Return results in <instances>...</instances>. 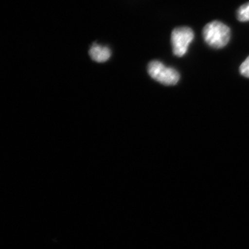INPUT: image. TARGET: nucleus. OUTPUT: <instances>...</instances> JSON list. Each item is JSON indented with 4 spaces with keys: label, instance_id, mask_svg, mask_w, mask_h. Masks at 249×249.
I'll list each match as a JSON object with an SVG mask.
<instances>
[{
    "label": "nucleus",
    "instance_id": "f257e3e1",
    "mask_svg": "<svg viewBox=\"0 0 249 249\" xmlns=\"http://www.w3.org/2000/svg\"><path fill=\"white\" fill-rule=\"evenodd\" d=\"M205 42L214 49H222L231 38L230 28L219 21L208 23L203 29Z\"/></svg>",
    "mask_w": 249,
    "mask_h": 249
},
{
    "label": "nucleus",
    "instance_id": "f03ea898",
    "mask_svg": "<svg viewBox=\"0 0 249 249\" xmlns=\"http://www.w3.org/2000/svg\"><path fill=\"white\" fill-rule=\"evenodd\" d=\"M147 72L156 81L168 86L176 85L180 79L179 73L177 70L165 67L158 60H153L149 63Z\"/></svg>",
    "mask_w": 249,
    "mask_h": 249
},
{
    "label": "nucleus",
    "instance_id": "7ed1b4c3",
    "mask_svg": "<svg viewBox=\"0 0 249 249\" xmlns=\"http://www.w3.org/2000/svg\"><path fill=\"white\" fill-rule=\"evenodd\" d=\"M194 32L191 28H175L171 34L173 52L176 56L182 57L188 52V47L194 39Z\"/></svg>",
    "mask_w": 249,
    "mask_h": 249
},
{
    "label": "nucleus",
    "instance_id": "20e7f679",
    "mask_svg": "<svg viewBox=\"0 0 249 249\" xmlns=\"http://www.w3.org/2000/svg\"><path fill=\"white\" fill-rule=\"evenodd\" d=\"M89 55L94 61L104 62L110 58L111 51L107 47H102L97 44H94L90 48Z\"/></svg>",
    "mask_w": 249,
    "mask_h": 249
},
{
    "label": "nucleus",
    "instance_id": "39448f33",
    "mask_svg": "<svg viewBox=\"0 0 249 249\" xmlns=\"http://www.w3.org/2000/svg\"><path fill=\"white\" fill-rule=\"evenodd\" d=\"M237 18L240 22L249 21V1L239 8L237 11Z\"/></svg>",
    "mask_w": 249,
    "mask_h": 249
},
{
    "label": "nucleus",
    "instance_id": "423d86ee",
    "mask_svg": "<svg viewBox=\"0 0 249 249\" xmlns=\"http://www.w3.org/2000/svg\"><path fill=\"white\" fill-rule=\"evenodd\" d=\"M240 72L242 76L249 78V56L240 65Z\"/></svg>",
    "mask_w": 249,
    "mask_h": 249
}]
</instances>
